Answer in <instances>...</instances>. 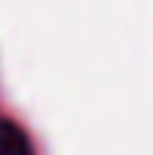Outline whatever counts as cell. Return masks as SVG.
Instances as JSON below:
<instances>
[{
  "mask_svg": "<svg viewBox=\"0 0 153 155\" xmlns=\"http://www.w3.org/2000/svg\"><path fill=\"white\" fill-rule=\"evenodd\" d=\"M0 155H33L25 131L3 117H0Z\"/></svg>",
  "mask_w": 153,
  "mask_h": 155,
  "instance_id": "6da1fadb",
  "label": "cell"
}]
</instances>
